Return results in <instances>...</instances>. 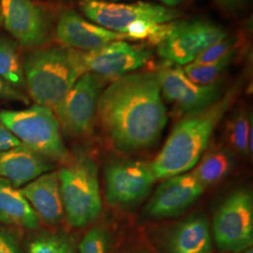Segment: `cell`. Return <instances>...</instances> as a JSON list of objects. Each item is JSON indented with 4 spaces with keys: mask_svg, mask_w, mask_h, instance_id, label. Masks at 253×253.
<instances>
[{
    "mask_svg": "<svg viewBox=\"0 0 253 253\" xmlns=\"http://www.w3.org/2000/svg\"><path fill=\"white\" fill-rule=\"evenodd\" d=\"M97 118L121 152L152 146L167 124L158 73H129L114 80L100 94Z\"/></svg>",
    "mask_w": 253,
    "mask_h": 253,
    "instance_id": "6da1fadb",
    "label": "cell"
},
{
    "mask_svg": "<svg viewBox=\"0 0 253 253\" xmlns=\"http://www.w3.org/2000/svg\"><path fill=\"white\" fill-rule=\"evenodd\" d=\"M239 90L240 83L224 92L213 104L181 118L150 163L156 180L189 172L198 163L217 124L235 102Z\"/></svg>",
    "mask_w": 253,
    "mask_h": 253,
    "instance_id": "7a4b0ae2",
    "label": "cell"
},
{
    "mask_svg": "<svg viewBox=\"0 0 253 253\" xmlns=\"http://www.w3.org/2000/svg\"><path fill=\"white\" fill-rule=\"evenodd\" d=\"M26 88L36 104L54 109L86 73L83 52L64 46L35 49L23 61Z\"/></svg>",
    "mask_w": 253,
    "mask_h": 253,
    "instance_id": "3957f363",
    "label": "cell"
},
{
    "mask_svg": "<svg viewBox=\"0 0 253 253\" xmlns=\"http://www.w3.org/2000/svg\"><path fill=\"white\" fill-rule=\"evenodd\" d=\"M64 214L71 226L82 228L97 219L102 208L98 168L87 156L69 159L59 172Z\"/></svg>",
    "mask_w": 253,
    "mask_h": 253,
    "instance_id": "277c9868",
    "label": "cell"
},
{
    "mask_svg": "<svg viewBox=\"0 0 253 253\" xmlns=\"http://www.w3.org/2000/svg\"><path fill=\"white\" fill-rule=\"evenodd\" d=\"M0 121L21 145L53 163H66L70 159L53 109L36 104L23 110H3Z\"/></svg>",
    "mask_w": 253,
    "mask_h": 253,
    "instance_id": "5b68a950",
    "label": "cell"
},
{
    "mask_svg": "<svg viewBox=\"0 0 253 253\" xmlns=\"http://www.w3.org/2000/svg\"><path fill=\"white\" fill-rule=\"evenodd\" d=\"M227 35L225 28L205 20L172 21L167 24L166 32L157 44L158 53L177 66L188 65Z\"/></svg>",
    "mask_w": 253,
    "mask_h": 253,
    "instance_id": "8992f818",
    "label": "cell"
},
{
    "mask_svg": "<svg viewBox=\"0 0 253 253\" xmlns=\"http://www.w3.org/2000/svg\"><path fill=\"white\" fill-rule=\"evenodd\" d=\"M213 235L221 253H238L253 243V197L237 190L224 200L213 218Z\"/></svg>",
    "mask_w": 253,
    "mask_h": 253,
    "instance_id": "52a82bcc",
    "label": "cell"
},
{
    "mask_svg": "<svg viewBox=\"0 0 253 253\" xmlns=\"http://www.w3.org/2000/svg\"><path fill=\"white\" fill-rule=\"evenodd\" d=\"M83 13L96 25L120 34L126 33V28L137 21H149L164 24L175 21L180 12L172 8L149 2L118 3L99 0H81Z\"/></svg>",
    "mask_w": 253,
    "mask_h": 253,
    "instance_id": "ba28073f",
    "label": "cell"
},
{
    "mask_svg": "<svg viewBox=\"0 0 253 253\" xmlns=\"http://www.w3.org/2000/svg\"><path fill=\"white\" fill-rule=\"evenodd\" d=\"M94 73H85L74 84L54 109L61 130L77 137L87 134L97 118V108L103 81Z\"/></svg>",
    "mask_w": 253,
    "mask_h": 253,
    "instance_id": "9c48e42d",
    "label": "cell"
},
{
    "mask_svg": "<svg viewBox=\"0 0 253 253\" xmlns=\"http://www.w3.org/2000/svg\"><path fill=\"white\" fill-rule=\"evenodd\" d=\"M2 24L25 48H39L49 42L52 20L44 8L32 0H0Z\"/></svg>",
    "mask_w": 253,
    "mask_h": 253,
    "instance_id": "30bf717a",
    "label": "cell"
},
{
    "mask_svg": "<svg viewBox=\"0 0 253 253\" xmlns=\"http://www.w3.org/2000/svg\"><path fill=\"white\" fill-rule=\"evenodd\" d=\"M104 178L106 200L118 208H128L143 201L157 181L150 163L135 161L110 163Z\"/></svg>",
    "mask_w": 253,
    "mask_h": 253,
    "instance_id": "8fae6325",
    "label": "cell"
},
{
    "mask_svg": "<svg viewBox=\"0 0 253 253\" xmlns=\"http://www.w3.org/2000/svg\"><path fill=\"white\" fill-rule=\"evenodd\" d=\"M152 57V51L144 45L115 41L97 50L83 53L86 73L103 79H118L143 68Z\"/></svg>",
    "mask_w": 253,
    "mask_h": 253,
    "instance_id": "7c38bea8",
    "label": "cell"
},
{
    "mask_svg": "<svg viewBox=\"0 0 253 253\" xmlns=\"http://www.w3.org/2000/svg\"><path fill=\"white\" fill-rule=\"evenodd\" d=\"M158 76L164 99L184 115L206 108L223 95L219 81L207 85L195 84L180 66L164 68Z\"/></svg>",
    "mask_w": 253,
    "mask_h": 253,
    "instance_id": "4fadbf2b",
    "label": "cell"
},
{
    "mask_svg": "<svg viewBox=\"0 0 253 253\" xmlns=\"http://www.w3.org/2000/svg\"><path fill=\"white\" fill-rule=\"evenodd\" d=\"M206 189L192 172L165 178L147 203L145 214L158 219L176 217L199 199Z\"/></svg>",
    "mask_w": 253,
    "mask_h": 253,
    "instance_id": "5bb4252c",
    "label": "cell"
},
{
    "mask_svg": "<svg viewBox=\"0 0 253 253\" xmlns=\"http://www.w3.org/2000/svg\"><path fill=\"white\" fill-rule=\"evenodd\" d=\"M55 37L64 47L83 53L97 50L115 41L127 39L124 34L110 31L86 21L72 9L60 13L55 27Z\"/></svg>",
    "mask_w": 253,
    "mask_h": 253,
    "instance_id": "9a60e30c",
    "label": "cell"
},
{
    "mask_svg": "<svg viewBox=\"0 0 253 253\" xmlns=\"http://www.w3.org/2000/svg\"><path fill=\"white\" fill-rule=\"evenodd\" d=\"M54 163L34 150L20 145L0 152V178L16 188L24 187L54 169Z\"/></svg>",
    "mask_w": 253,
    "mask_h": 253,
    "instance_id": "2e32d148",
    "label": "cell"
},
{
    "mask_svg": "<svg viewBox=\"0 0 253 253\" xmlns=\"http://www.w3.org/2000/svg\"><path fill=\"white\" fill-rule=\"evenodd\" d=\"M20 190L40 219L52 225L63 219L65 214L58 172H45Z\"/></svg>",
    "mask_w": 253,
    "mask_h": 253,
    "instance_id": "e0dca14e",
    "label": "cell"
},
{
    "mask_svg": "<svg viewBox=\"0 0 253 253\" xmlns=\"http://www.w3.org/2000/svg\"><path fill=\"white\" fill-rule=\"evenodd\" d=\"M171 253H211L212 237L208 218L196 214L180 222L170 238Z\"/></svg>",
    "mask_w": 253,
    "mask_h": 253,
    "instance_id": "ac0fdd59",
    "label": "cell"
},
{
    "mask_svg": "<svg viewBox=\"0 0 253 253\" xmlns=\"http://www.w3.org/2000/svg\"><path fill=\"white\" fill-rule=\"evenodd\" d=\"M0 221L28 231L39 229L41 219L21 190L0 178Z\"/></svg>",
    "mask_w": 253,
    "mask_h": 253,
    "instance_id": "d6986e66",
    "label": "cell"
},
{
    "mask_svg": "<svg viewBox=\"0 0 253 253\" xmlns=\"http://www.w3.org/2000/svg\"><path fill=\"white\" fill-rule=\"evenodd\" d=\"M234 162V155L231 151L224 147H217L202 156L198 166L192 172L208 188L223 180L232 171Z\"/></svg>",
    "mask_w": 253,
    "mask_h": 253,
    "instance_id": "ffe728a7",
    "label": "cell"
},
{
    "mask_svg": "<svg viewBox=\"0 0 253 253\" xmlns=\"http://www.w3.org/2000/svg\"><path fill=\"white\" fill-rule=\"evenodd\" d=\"M0 77L20 90L26 88L18 43L9 37H0Z\"/></svg>",
    "mask_w": 253,
    "mask_h": 253,
    "instance_id": "44dd1931",
    "label": "cell"
},
{
    "mask_svg": "<svg viewBox=\"0 0 253 253\" xmlns=\"http://www.w3.org/2000/svg\"><path fill=\"white\" fill-rule=\"evenodd\" d=\"M236 54L237 49L235 47L216 61L207 64H188L183 68V71L190 81L195 84H211L218 81L221 74L235 61Z\"/></svg>",
    "mask_w": 253,
    "mask_h": 253,
    "instance_id": "7402d4cb",
    "label": "cell"
},
{
    "mask_svg": "<svg viewBox=\"0 0 253 253\" xmlns=\"http://www.w3.org/2000/svg\"><path fill=\"white\" fill-rule=\"evenodd\" d=\"M253 118L245 110H239L229 122L228 134L233 147L244 156L253 154Z\"/></svg>",
    "mask_w": 253,
    "mask_h": 253,
    "instance_id": "603a6c76",
    "label": "cell"
},
{
    "mask_svg": "<svg viewBox=\"0 0 253 253\" xmlns=\"http://www.w3.org/2000/svg\"><path fill=\"white\" fill-rule=\"evenodd\" d=\"M28 253H75L72 240L60 234L43 233L32 239L27 248Z\"/></svg>",
    "mask_w": 253,
    "mask_h": 253,
    "instance_id": "cb8c5ba5",
    "label": "cell"
},
{
    "mask_svg": "<svg viewBox=\"0 0 253 253\" xmlns=\"http://www.w3.org/2000/svg\"><path fill=\"white\" fill-rule=\"evenodd\" d=\"M109 239L106 231L100 227L92 228L79 245V253H108Z\"/></svg>",
    "mask_w": 253,
    "mask_h": 253,
    "instance_id": "d4e9b609",
    "label": "cell"
},
{
    "mask_svg": "<svg viewBox=\"0 0 253 253\" xmlns=\"http://www.w3.org/2000/svg\"><path fill=\"white\" fill-rule=\"evenodd\" d=\"M236 43L237 40L235 37H226L222 41L205 50L202 54L196 57V59L192 63L207 64L216 61L218 58L226 54L230 50L236 47Z\"/></svg>",
    "mask_w": 253,
    "mask_h": 253,
    "instance_id": "484cf974",
    "label": "cell"
},
{
    "mask_svg": "<svg viewBox=\"0 0 253 253\" xmlns=\"http://www.w3.org/2000/svg\"><path fill=\"white\" fill-rule=\"evenodd\" d=\"M0 100L16 101L26 105H28L30 102L27 94L11 85L2 77H0Z\"/></svg>",
    "mask_w": 253,
    "mask_h": 253,
    "instance_id": "4316f807",
    "label": "cell"
},
{
    "mask_svg": "<svg viewBox=\"0 0 253 253\" xmlns=\"http://www.w3.org/2000/svg\"><path fill=\"white\" fill-rule=\"evenodd\" d=\"M0 253H24L15 237L0 228Z\"/></svg>",
    "mask_w": 253,
    "mask_h": 253,
    "instance_id": "83f0119b",
    "label": "cell"
},
{
    "mask_svg": "<svg viewBox=\"0 0 253 253\" xmlns=\"http://www.w3.org/2000/svg\"><path fill=\"white\" fill-rule=\"evenodd\" d=\"M21 145L9 129L0 121V152Z\"/></svg>",
    "mask_w": 253,
    "mask_h": 253,
    "instance_id": "f1b7e54d",
    "label": "cell"
},
{
    "mask_svg": "<svg viewBox=\"0 0 253 253\" xmlns=\"http://www.w3.org/2000/svg\"><path fill=\"white\" fill-rule=\"evenodd\" d=\"M217 4L226 9H235L240 5L241 0H215Z\"/></svg>",
    "mask_w": 253,
    "mask_h": 253,
    "instance_id": "f546056e",
    "label": "cell"
},
{
    "mask_svg": "<svg viewBox=\"0 0 253 253\" xmlns=\"http://www.w3.org/2000/svg\"><path fill=\"white\" fill-rule=\"evenodd\" d=\"M161 1L163 4L165 5V7H168V8H173V7H176L178 5L183 4L184 2H186L187 0H159Z\"/></svg>",
    "mask_w": 253,
    "mask_h": 253,
    "instance_id": "4dcf8cb0",
    "label": "cell"
},
{
    "mask_svg": "<svg viewBox=\"0 0 253 253\" xmlns=\"http://www.w3.org/2000/svg\"><path fill=\"white\" fill-rule=\"evenodd\" d=\"M253 253V248H250V249H248V250H245L243 252H240V253Z\"/></svg>",
    "mask_w": 253,
    "mask_h": 253,
    "instance_id": "1f68e13d",
    "label": "cell"
},
{
    "mask_svg": "<svg viewBox=\"0 0 253 253\" xmlns=\"http://www.w3.org/2000/svg\"><path fill=\"white\" fill-rule=\"evenodd\" d=\"M99 1H108V2H116V1H120V0H99Z\"/></svg>",
    "mask_w": 253,
    "mask_h": 253,
    "instance_id": "d6a6232c",
    "label": "cell"
},
{
    "mask_svg": "<svg viewBox=\"0 0 253 253\" xmlns=\"http://www.w3.org/2000/svg\"><path fill=\"white\" fill-rule=\"evenodd\" d=\"M2 24V14H1V7H0V25Z\"/></svg>",
    "mask_w": 253,
    "mask_h": 253,
    "instance_id": "836d02e7",
    "label": "cell"
}]
</instances>
